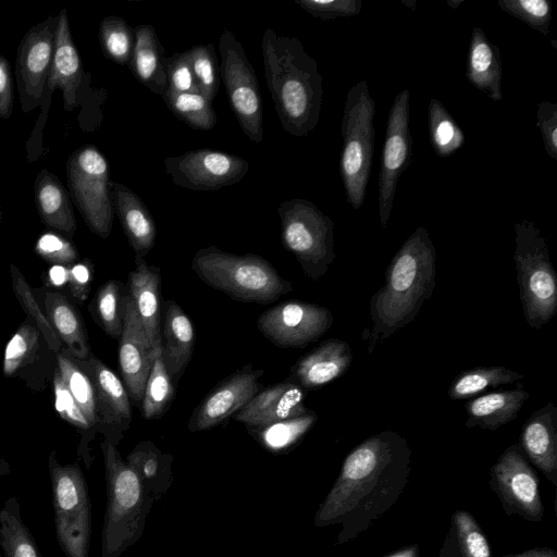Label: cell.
Returning a JSON list of instances; mask_svg holds the SVG:
<instances>
[{"label": "cell", "mask_w": 557, "mask_h": 557, "mask_svg": "<svg viewBox=\"0 0 557 557\" xmlns=\"http://www.w3.org/2000/svg\"><path fill=\"white\" fill-rule=\"evenodd\" d=\"M410 471L411 449L404 436L385 430L368 437L346 456L314 524H341L339 544L356 539L398 500Z\"/></svg>", "instance_id": "6da1fadb"}, {"label": "cell", "mask_w": 557, "mask_h": 557, "mask_svg": "<svg viewBox=\"0 0 557 557\" xmlns=\"http://www.w3.org/2000/svg\"><path fill=\"white\" fill-rule=\"evenodd\" d=\"M436 251L424 226L417 227L392 258L385 284L370 300L371 352L379 341L411 323L435 287Z\"/></svg>", "instance_id": "7a4b0ae2"}, {"label": "cell", "mask_w": 557, "mask_h": 557, "mask_svg": "<svg viewBox=\"0 0 557 557\" xmlns=\"http://www.w3.org/2000/svg\"><path fill=\"white\" fill-rule=\"evenodd\" d=\"M261 50L264 76L281 125L288 134L305 137L319 123L323 78L315 59L301 41L267 28Z\"/></svg>", "instance_id": "3957f363"}, {"label": "cell", "mask_w": 557, "mask_h": 557, "mask_svg": "<svg viewBox=\"0 0 557 557\" xmlns=\"http://www.w3.org/2000/svg\"><path fill=\"white\" fill-rule=\"evenodd\" d=\"M191 269L207 285L238 301L268 305L293 289L289 281L256 253L235 255L209 246L195 253Z\"/></svg>", "instance_id": "277c9868"}, {"label": "cell", "mask_w": 557, "mask_h": 557, "mask_svg": "<svg viewBox=\"0 0 557 557\" xmlns=\"http://www.w3.org/2000/svg\"><path fill=\"white\" fill-rule=\"evenodd\" d=\"M107 508L101 533V557H120L141 535L145 490L138 473L125 462L116 446L104 440Z\"/></svg>", "instance_id": "5b68a950"}, {"label": "cell", "mask_w": 557, "mask_h": 557, "mask_svg": "<svg viewBox=\"0 0 557 557\" xmlns=\"http://www.w3.org/2000/svg\"><path fill=\"white\" fill-rule=\"evenodd\" d=\"M513 261L523 315L531 329L547 324L557 312V275L548 247L533 221L513 224Z\"/></svg>", "instance_id": "8992f818"}, {"label": "cell", "mask_w": 557, "mask_h": 557, "mask_svg": "<svg viewBox=\"0 0 557 557\" xmlns=\"http://www.w3.org/2000/svg\"><path fill=\"white\" fill-rule=\"evenodd\" d=\"M375 101L366 81L355 84L347 92L341 135L343 146L339 174L347 202L358 210L366 199L374 147Z\"/></svg>", "instance_id": "52a82bcc"}, {"label": "cell", "mask_w": 557, "mask_h": 557, "mask_svg": "<svg viewBox=\"0 0 557 557\" xmlns=\"http://www.w3.org/2000/svg\"><path fill=\"white\" fill-rule=\"evenodd\" d=\"M281 240L305 274L319 280L329 270L334 252V222L314 203L294 198L280 203Z\"/></svg>", "instance_id": "ba28073f"}, {"label": "cell", "mask_w": 557, "mask_h": 557, "mask_svg": "<svg viewBox=\"0 0 557 557\" xmlns=\"http://www.w3.org/2000/svg\"><path fill=\"white\" fill-rule=\"evenodd\" d=\"M48 466L59 546L65 557H88L91 510L85 476L77 462L61 465L54 451Z\"/></svg>", "instance_id": "9c48e42d"}, {"label": "cell", "mask_w": 557, "mask_h": 557, "mask_svg": "<svg viewBox=\"0 0 557 557\" xmlns=\"http://www.w3.org/2000/svg\"><path fill=\"white\" fill-rule=\"evenodd\" d=\"M78 51L73 42L67 11L61 10L54 37V51L48 78L40 102V114L26 143L27 161L38 160L44 151L42 131L48 117L52 94L58 88L62 91L63 106L67 112L78 107L82 100V87L87 77Z\"/></svg>", "instance_id": "30bf717a"}, {"label": "cell", "mask_w": 557, "mask_h": 557, "mask_svg": "<svg viewBox=\"0 0 557 557\" xmlns=\"http://www.w3.org/2000/svg\"><path fill=\"white\" fill-rule=\"evenodd\" d=\"M109 164L95 146L75 150L67 160L66 177L71 195L88 227L107 238L113 224Z\"/></svg>", "instance_id": "8fae6325"}, {"label": "cell", "mask_w": 557, "mask_h": 557, "mask_svg": "<svg viewBox=\"0 0 557 557\" xmlns=\"http://www.w3.org/2000/svg\"><path fill=\"white\" fill-rule=\"evenodd\" d=\"M221 75L227 98L245 135L253 143L263 139L262 100L256 72L242 44L224 29L219 39Z\"/></svg>", "instance_id": "7c38bea8"}, {"label": "cell", "mask_w": 557, "mask_h": 557, "mask_svg": "<svg viewBox=\"0 0 557 557\" xmlns=\"http://www.w3.org/2000/svg\"><path fill=\"white\" fill-rule=\"evenodd\" d=\"M490 474L491 488L508 516L518 515L530 522L543 520L539 479L518 444L500 455Z\"/></svg>", "instance_id": "4fadbf2b"}, {"label": "cell", "mask_w": 557, "mask_h": 557, "mask_svg": "<svg viewBox=\"0 0 557 557\" xmlns=\"http://www.w3.org/2000/svg\"><path fill=\"white\" fill-rule=\"evenodd\" d=\"M409 100V90H401L388 112L379 174V214L382 227H386L389 220L399 177L411 161Z\"/></svg>", "instance_id": "5bb4252c"}, {"label": "cell", "mask_w": 557, "mask_h": 557, "mask_svg": "<svg viewBox=\"0 0 557 557\" xmlns=\"http://www.w3.org/2000/svg\"><path fill=\"white\" fill-rule=\"evenodd\" d=\"M333 321L326 307L290 300L263 311L257 319V327L280 348H304L318 341Z\"/></svg>", "instance_id": "9a60e30c"}, {"label": "cell", "mask_w": 557, "mask_h": 557, "mask_svg": "<svg viewBox=\"0 0 557 557\" xmlns=\"http://www.w3.org/2000/svg\"><path fill=\"white\" fill-rule=\"evenodd\" d=\"M165 172L178 187L208 191L238 183L249 163L239 156L213 149H197L164 160Z\"/></svg>", "instance_id": "2e32d148"}, {"label": "cell", "mask_w": 557, "mask_h": 557, "mask_svg": "<svg viewBox=\"0 0 557 557\" xmlns=\"http://www.w3.org/2000/svg\"><path fill=\"white\" fill-rule=\"evenodd\" d=\"M58 15L34 25L17 48L15 76L21 108L28 113L39 107L54 51Z\"/></svg>", "instance_id": "e0dca14e"}, {"label": "cell", "mask_w": 557, "mask_h": 557, "mask_svg": "<svg viewBox=\"0 0 557 557\" xmlns=\"http://www.w3.org/2000/svg\"><path fill=\"white\" fill-rule=\"evenodd\" d=\"M262 369L247 364L216 384L195 408L188 422L191 432L206 431L235 414L262 389Z\"/></svg>", "instance_id": "ac0fdd59"}, {"label": "cell", "mask_w": 557, "mask_h": 557, "mask_svg": "<svg viewBox=\"0 0 557 557\" xmlns=\"http://www.w3.org/2000/svg\"><path fill=\"white\" fill-rule=\"evenodd\" d=\"M76 361L94 384L98 431L103 432L107 435L106 440L115 445L132 421L126 387L110 368L91 354L87 359Z\"/></svg>", "instance_id": "d6986e66"}, {"label": "cell", "mask_w": 557, "mask_h": 557, "mask_svg": "<svg viewBox=\"0 0 557 557\" xmlns=\"http://www.w3.org/2000/svg\"><path fill=\"white\" fill-rule=\"evenodd\" d=\"M119 341L122 382L129 398L137 403L141 401L154 352L127 292L124 297L123 329Z\"/></svg>", "instance_id": "ffe728a7"}, {"label": "cell", "mask_w": 557, "mask_h": 557, "mask_svg": "<svg viewBox=\"0 0 557 557\" xmlns=\"http://www.w3.org/2000/svg\"><path fill=\"white\" fill-rule=\"evenodd\" d=\"M306 389L285 380L257 393L233 418L247 428H259L304 416L313 410L304 405Z\"/></svg>", "instance_id": "44dd1931"}, {"label": "cell", "mask_w": 557, "mask_h": 557, "mask_svg": "<svg viewBox=\"0 0 557 557\" xmlns=\"http://www.w3.org/2000/svg\"><path fill=\"white\" fill-rule=\"evenodd\" d=\"M351 361L349 344L338 338H330L300 357L290 368L287 380L306 391L317 389L342 376Z\"/></svg>", "instance_id": "7402d4cb"}, {"label": "cell", "mask_w": 557, "mask_h": 557, "mask_svg": "<svg viewBox=\"0 0 557 557\" xmlns=\"http://www.w3.org/2000/svg\"><path fill=\"white\" fill-rule=\"evenodd\" d=\"M135 265L128 274L127 293L154 352L161 348L162 344L161 272L159 267L148 264L144 257L137 255H135Z\"/></svg>", "instance_id": "603a6c76"}, {"label": "cell", "mask_w": 557, "mask_h": 557, "mask_svg": "<svg viewBox=\"0 0 557 557\" xmlns=\"http://www.w3.org/2000/svg\"><path fill=\"white\" fill-rule=\"evenodd\" d=\"M531 462L557 486V408L546 404L525 421L519 443Z\"/></svg>", "instance_id": "cb8c5ba5"}, {"label": "cell", "mask_w": 557, "mask_h": 557, "mask_svg": "<svg viewBox=\"0 0 557 557\" xmlns=\"http://www.w3.org/2000/svg\"><path fill=\"white\" fill-rule=\"evenodd\" d=\"M113 209L135 255L145 257L154 246L157 228L143 200L127 186L111 182Z\"/></svg>", "instance_id": "d4e9b609"}, {"label": "cell", "mask_w": 557, "mask_h": 557, "mask_svg": "<svg viewBox=\"0 0 557 557\" xmlns=\"http://www.w3.org/2000/svg\"><path fill=\"white\" fill-rule=\"evenodd\" d=\"M164 309L162 358L172 381L178 382L193 356L195 330L189 317L175 301H166Z\"/></svg>", "instance_id": "484cf974"}, {"label": "cell", "mask_w": 557, "mask_h": 557, "mask_svg": "<svg viewBox=\"0 0 557 557\" xmlns=\"http://www.w3.org/2000/svg\"><path fill=\"white\" fill-rule=\"evenodd\" d=\"M466 77L478 90L494 101L503 99L502 57L480 27H474L469 42Z\"/></svg>", "instance_id": "4316f807"}, {"label": "cell", "mask_w": 557, "mask_h": 557, "mask_svg": "<svg viewBox=\"0 0 557 557\" xmlns=\"http://www.w3.org/2000/svg\"><path fill=\"white\" fill-rule=\"evenodd\" d=\"M134 32L135 45L127 66L138 82L163 97L166 90L168 59L163 46L151 25H138Z\"/></svg>", "instance_id": "83f0119b"}, {"label": "cell", "mask_w": 557, "mask_h": 557, "mask_svg": "<svg viewBox=\"0 0 557 557\" xmlns=\"http://www.w3.org/2000/svg\"><path fill=\"white\" fill-rule=\"evenodd\" d=\"M529 397L530 394L520 387L474 397L465 405L466 426L495 431L515 420Z\"/></svg>", "instance_id": "f1b7e54d"}, {"label": "cell", "mask_w": 557, "mask_h": 557, "mask_svg": "<svg viewBox=\"0 0 557 557\" xmlns=\"http://www.w3.org/2000/svg\"><path fill=\"white\" fill-rule=\"evenodd\" d=\"M35 201L41 221L49 227L72 236L76 220L63 185L48 170H41L35 180Z\"/></svg>", "instance_id": "f546056e"}, {"label": "cell", "mask_w": 557, "mask_h": 557, "mask_svg": "<svg viewBox=\"0 0 557 557\" xmlns=\"http://www.w3.org/2000/svg\"><path fill=\"white\" fill-rule=\"evenodd\" d=\"M47 318L61 343L66 345L67 356L85 360L90 355L88 337L76 308L65 296L48 292L45 296Z\"/></svg>", "instance_id": "4dcf8cb0"}, {"label": "cell", "mask_w": 557, "mask_h": 557, "mask_svg": "<svg viewBox=\"0 0 557 557\" xmlns=\"http://www.w3.org/2000/svg\"><path fill=\"white\" fill-rule=\"evenodd\" d=\"M441 557H492L486 536L468 511L456 510L453 513Z\"/></svg>", "instance_id": "1f68e13d"}, {"label": "cell", "mask_w": 557, "mask_h": 557, "mask_svg": "<svg viewBox=\"0 0 557 557\" xmlns=\"http://www.w3.org/2000/svg\"><path fill=\"white\" fill-rule=\"evenodd\" d=\"M0 546L3 557H42L34 536L23 522L17 497L8 498L0 509Z\"/></svg>", "instance_id": "d6a6232c"}, {"label": "cell", "mask_w": 557, "mask_h": 557, "mask_svg": "<svg viewBox=\"0 0 557 557\" xmlns=\"http://www.w3.org/2000/svg\"><path fill=\"white\" fill-rule=\"evenodd\" d=\"M523 379V375L504 366L475 367L458 374L448 388L453 400L471 398L479 393Z\"/></svg>", "instance_id": "836d02e7"}, {"label": "cell", "mask_w": 557, "mask_h": 557, "mask_svg": "<svg viewBox=\"0 0 557 557\" xmlns=\"http://www.w3.org/2000/svg\"><path fill=\"white\" fill-rule=\"evenodd\" d=\"M174 384L162 358V348L154 351L153 363L141 398V414L147 420L161 418L174 398Z\"/></svg>", "instance_id": "e575fe53"}, {"label": "cell", "mask_w": 557, "mask_h": 557, "mask_svg": "<svg viewBox=\"0 0 557 557\" xmlns=\"http://www.w3.org/2000/svg\"><path fill=\"white\" fill-rule=\"evenodd\" d=\"M58 371L74 397L83 414L90 424L92 432L98 431V417L96 406V393L88 374L77 363L76 359L58 354Z\"/></svg>", "instance_id": "d590c367"}, {"label": "cell", "mask_w": 557, "mask_h": 557, "mask_svg": "<svg viewBox=\"0 0 557 557\" xmlns=\"http://www.w3.org/2000/svg\"><path fill=\"white\" fill-rule=\"evenodd\" d=\"M429 136L434 151L448 157L465 144V134L444 104L431 98L428 107Z\"/></svg>", "instance_id": "8d00e7d4"}, {"label": "cell", "mask_w": 557, "mask_h": 557, "mask_svg": "<svg viewBox=\"0 0 557 557\" xmlns=\"http://www.w3.org/2000/svg\"><path fill=\"white\" fill-rule=\"evenodd\" d=\"M317 420L318 416L312 411L264 426L247 428V430L268 449L282 451L299 442Z\"/></svg>", "instance_id": "74e56055"}, {"label": "cell", "mask_w": 557, "mask_h": 557, "mask_svg": "<svg viewBox=\"0 0 557 557\" xmlns=\"http://www.w3.org/2000/svg\"><path fill=\"white\" fill-rule=\"evenodd\" d=\"M172 113L195 129L209 131L216 124V113L201 92L164 94L162 97Z\"/></svg>", "instance_id": "f35d334b"}, {"label": "cell", "mask_w": 557, "mask_h": 557, "mask_svg": "<svg viewBox=\"0 0 557 557\" xmlns=\"http://www.w3.org/2000/svg\"><path fill=\"white\" fill-rule=\"evenodd\" d=\"M125 294L120 281L110 280L98 289L95 297L97 321L115 339L122 334Z\"/></svg>", "instance_id": "ab89813d"}, {"label": "cell", "mask_w": 557, "mask_h": 557, "mask_svg": "<svg viewBox=\"0 0 557 557\" xmlns=\"http://www.w3.org/2000/svg\"><path fill=\"white\" fill-rule=\"evenodd\" d=\"M99 39L103 53L120 65H128L134 45L135 32L121 17H104L99 26Z\"/></svg>", "instance_id": "60d3db41"}, {"label": "cell", "mask_w": 557, "mask_h": 557, "mask_svg": "<svg viewBox=\"0 0 557 557\" xmlns=\"http://www.w3.org/2000/svg\"><path fill=\"white\" fill-rule=\"evenodd\" d=\"M10 273L14 294L17 300L20 301L22 308L34 320L38 330L44 335L49 348L54 352L59 354L60 350L62 349V343L58 335L55 334L48 318L42 313L27 281L24 278L21 271L14 264H11Z\"/></svg>", "instance_id": "b9f144b4"}, {"label": "cell", "mask_w": 557, "mask_h": 557, "mask_svg": "<svg viewBox=\"0 0 557 557\" xmlns=\"http://www.w3.org/2000/svg\"><path fill=\"white\" fill-rule=\"evenodd\" d=\"M187 52L200 92L213 102L219 88L218 60L213 45H197Z\"/></svg>", "instance_id": "7bdbcfd3"}, {"label": "cell", "mask_w": 557, "mask_h": 557, "mask_svg": "<svg viewBox=\"0 0 557 557\" xmlns=\"http://www.w3.org/2000/svg\"><path fill=\"white\" fill-rule=\"evenodd\" d=\"M498 7L529 27L548 37L553 17L552 2L547 0H498Z\"/></svg>", "instance_id": "ee69618b"}, {"label": "cell", "mask_w": 557, "mask_h": 557, "mask_svg": "<svg viewBox=\"0 0 557 557\" xmlns=\"http://www.w3.org/2000/svg\"><path fill=\"white\" fill-rule=\"evenodd\" d=\"M38 348V332L29 324L22 325L8 343L3 359V373L12 375Z\"/></svg>", "instance_id": "f6af8a7d"}, {"label": "cell", "mask_w": 557, "mask_h": 557, "mask_svg": "<svg viewBox=\"0 0 557 557\" xmlns=\"http://www.w3.org/2000/svg\"><path fill=\"white\" fill-rule=\"evenodd\" d=\"M166 92H200L187 51L176 52L166 59Z\"/></svg>", "instance_id": "bcb514c9"}, {"label": "cell", "mask_w": 557, "mask_h": 557, "mask_svg": "<svg viewBox=\"0 0 557 557\" xmlns=\"http://www.w3.org/2000/svg\"><path fill=\"white\" fill-rule=\"evenodd\" d=\"M301 9L320 20L350 17L361 11V0H295Z\"/></svg>", "instance_id": "7dc6e473"}, {"label": "cell", "mask_w": 557, "mask_h": 557, "mask_svg": "<svg viewBox=\"0 0 557 557\" xmlns=\"http://www.w3.org/2000/svg\"><path fill=\"white\" fill-rule=\"evenodd\" d=\"M536 127L539 128L544 148L548 157L557 160V104L541 101L536 110Z\"/></svg>", "instance_id": "c3c4849f"}, {"label": "cell", "mask_w": 557, "mask_h": 557, "mask_svg": "<svg viewBox=\"0 0 557 557\" xmlns=\"http://www.w3.org/2000/svg\"><path fill=\"white\" fill-rule=\"evenodd\" d=\"M36 251L46 260L55 263H70L77 257L75 248L54 234L41 236L36 245Z\"/></svg>", "instance_id": "681fc988"}, {"label": "cell", "mask_w": 557, "mask_h": 557, "mask_svg": "<svg viewBox=\"0 0 557 557\" xmlns=\"http://www.w3.org/2000/svg\"><path fill=\"white\" fill-rule=\"evenodd\" d=\"M13 109L12 75L9 61L0 55V117L10 119Z\"/></svg>", "instance_id": "f907efd6"}, {"label": "cell", "mask_w": 557, "mask_h": 557, "mask_svg": "<svg viewBox=\"0 0 557 557\" xmlns=\"http://www.w3.org/2000/svg\"><path fill=\"white\" fill-rule=\"evenodd\" d=\"M91 277V264L88 262L78 263L70 271L69 278L74 296L81 301H84L88 295Z\"/></svg>", "instance_id": "816d5d0a"}, {"label": "cell", "mask_w": 557, "mask_h": 557, "mask_svg": "<svg viewBox=\"0 0 557 557\" xmlns=\"http://www.w3.org/2000/svg\"><path fill=\"white\" fill-rule=\"evenodd\" d=\"M502 557H557V553L547 547H536L519 554H510Z\"/></svg>", "instance_id": "f5cc1de1"}, {"label": "cell", "mask_w": 557, "mask_h": 557, "mask_svg": "<svg viewBox=\"0 0 557 557\" xmlns=\"http://www.w3.org/2000/svg\"><path fill=\"white\" fill-rule=\"evenodd\" d=\"M386 557H420V548L417 544L409 545Z\"/></svg>", "instance_id": "db71d44e"}, {"label": "cell", "mask_w": 557, "mask_h": 557, "mask_svg": "<svg viewBox=\"0 0 557 557\" xmlns=\"http://www.w3.org/2000/svg\"><path fill=\"white\" fill-rule=\"evenodd\" d=\"M10 473L9 465L0 458V478ZM0 557H2L0 553Z\"/></svg>", "instance_id": "11a10c76"}, {"label": "cell", "mask_w": 557, "mask_h": 557, "mask_svg": "<svg viewBox=\"0 0 557 557\" xmlns=\"http://www.w3.org/2000/svg\"><path fill=\"white\" fill-rule=\"evenodd\" d=\"M461 2H463V0H448L447 1V4L451 8V9H456L459 4H461Z\"/></svg>", "instance_id": "9f6ffc18"}, {"label": "cell", "mask_w": 557, "mask_h": 557, "mask_svg": "<svg viewBox=\"0 0 557 557\" xmlns=\"http://www.w3.org/2000/svg\"><path fill=\"white\" fill-rule=\"evenodd\" d=\"M0 221H1V209H0Z\"/></svg>", "instance_id": "6f0895ef"}]
</instances>
